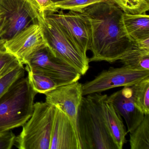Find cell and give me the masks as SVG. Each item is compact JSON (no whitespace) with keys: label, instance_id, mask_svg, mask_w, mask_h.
Returning a JSON list of instances; mask_svg holds the SVG:
<instances>
[{"label":"cell","instance_id":"obj_1","mask_svg":"<svg viewBox=\"0 0 149 149\" xmlns=\"http://www.w3.org/2000/svg\"><path fill=\"white\" fill-rule=\"evenodd\" d=\"M90 27L91 40L89 62L119 61L132 46L125 34L121 19L123 12L114 3L104 0L83 10Z\"/></svg>","mask_w":149,"mask_h":149},{"label":"cell","instance_id":"obj_2","mask_svg":"<svg viewBox=\"0 0 149 149\" xmlns=\"http://www.w3.org/2000/svg\"><path fill=\"white\" fill-rule=\"evenodd\" d=\"M104 95L99 93L83 97L77 120L81 149H118L103 116L102 102Z\"/></svg>","mask_w":149,"mask_h":149},{"label":"cell","instance_id":"obj_3","mask_svg":"<svg viewBox=\"0 0 149 149\" xmlns=\"http://www.w3.org/2000/svg\"><path fill=\"white\" fill-rule=\"evenodd\" d=\"M37 94L27 77H22L11 85L0 97V133L22 126L27 122Z\"/></svg>","mask_w":149,"mask_h":149},{"label":"cell","instance_id":"obj_4","mask_svg":"<svg viewBox=\"0 0 149 149\" xmlns=\"http://www.w3.org/2000/svg\"><path fill=\"white\" fill-rule=\"evenodd\" d=\"M46 46L56 58L74 69L81 75L89 68V61L70 38L65 29L45 12L39 17Z\"/></svg>","mask_w":149,"mask_h":149},{"label":"cell","instance_id":"obj_5","mask_svg":"<svg viewBox=\"0 0 149 149\" xmlns=\"http://www.w3.org/2000/svg\"><path fill=\"white\" fill-rule=\"evenodd\" d=\"M55 107L47 102L34 104L31 117L16 137L19 149H49Z\"/></svg>","mask_w":149,"mask_h":149},{"label":"cell","instance_id":"obj_6","mask_svg":"<svg viewBox=\"0 0 149 149\" xmlns=\"http://www.w3.org/2000/svg\"><path fill=\"white\" fill-rule=\"evenodd\" d=\"M42 12L33 0H0V42H5L33 24Z\"/></svg>","mask_w":149,"mask_h":149},{"label":"cell","instance_id":"obj_7","mask_svg":"<svg viewBox=\"0 0 149 149\" xmlns=\"http://www.w3.org/2000/svg\"><path fill=\"white\" fill-rule=\"evenodd\" d=\"M149 71H136L123 66L111 67L99 73L93 80L82 84L83 95L99 93L117 87H129L147 77Z\"/></svg>","mask_w":149,"mask_h":149},{"label":"cell","instance_id":"obj_8","mask_svg":"<svg viewBox=\"0 0 149 149\" xmlns=\"http://www.w3.org/2000/svg\"><path fill=\"white\" fill-rule=\"evenodd\" d=\"M26 65L53 79L58 87L77 81L81 76L74 69L55 57L46 45L33 54Z\"/></svg>","mask_w":149,"mask_h":149},{"label":"cell","instance_id":"obj_9","mask_svg":"<svg viewBox=\"0 0 149 149\" xmlns=\"http://www.w3.org/2000/svg\"><path fill=\"white\" fill-rule=\"evenodd\" d=\"M44 95L47 103L59 109L69 118L79 140L77 120L78 109L84 96L81 84L77 81L62 85Z\"/></svg>","mask_w":149,"mask_h":149},{"label":"cell","instance_id":"obj_10","mask_svg":"<svg viewBox=\"0 0 149 149\" xmlns=\"http://www.w3.org/2000/svg\"><path fill=\"white\" fill-rule=\"evenodd\" d=\"M44 45L42 27L39 23L31 25L4 43L6 50L13 55L23 65Z\"/></svg>","mask_w":149,"mask_h":149},{"label":"cell","instance_id":"obj_11","mask_svg":"<svg viewBox=\"0 0 149 149\" xmlns=\"http://www.w3.org/2000/svg\"><path fill=\"white\" fill-rule=\"evenodd\" d=\"M45 12L61 25L78 48L87 55L91 35L89 23L84 14L71 11L65 13L63 10Z\"/></svg>","mask_w":149,"mask_h":149},{"label":"cell","instance_id":"obj_12","mask_svg":"<svg viewBox=\"0 0 149 149\" xmlns=\"http://www.w3.org/2000/svg\"><path fill=\"white\" fill-rule=\"evenodd\" d=\"M49 149H81L79 139L69 118L56 107Z\"/></svg>","mask_w":149,"mask_h":149},{"label":"cell","instance_id":"obj_13","mask_svg":"<svg viewBox=\"0 0 149 149\" xmlns=\"http://www.w3.org/2000/svg\"><path fill=\"white\" fill-rule=\"evenodd\" d=\"M107 100L111 103L119 115L124 118L128 132H133L143 119L145 114L135 106L129 87L107 96Z\"/></svg>","mask_w":149,"mask_h":149},{"label":"cell","instance_id":"obj_14","mask_svg":"<svg viewBox=\"0 0 149 149\" xmlns=\"http://www.w3.org/2000/svg\"><path fill=\"white\" fill-rule=\"evenodd\" d=\"M104 95L102 102L103 116L107 130L118 149H122L126 143L127 132L121 116Z\"/></svg>","mask_w":149,"mask_h":149},{"label":"cell","instance_id":"obj_15","mask_svg":"<svg viewBox=\"0 0 149 149\" xmlns=\"http://www.w3.org/2000/svg\"><path fill=\"white\" fill-rule=\"evenodd\" d=\"M122 26L131 42L149 37V16L146 13L132 14L123 12L121 19Z\"/></svg>","mask_w":149,"mask_h":149},{"label":"cell","instance_id":"obj_16","mask_svg":"<svg viewBox=\"0 0 149 149\" xmlns=\"http://www.w3.org/2000/svg\"><path fill=\"white\" fill-rule=\"evenodd\" d=\"M119 61L123 66L133 70L149 71V51L139 48L133 42Z\"/></svg>","mask_w":149,"mask_h":149},{"label":"cell","instance_id":"obj_17","mask_svg":"<svg viewBox=\"0 0 149 149\" xmlns=\"http://www.w3.org/2000/svg\"><path fill=\"white\" fill-rule=\"evenodd\" d=\"M134 104L145 114H149V76L130 87Z\"/></svg>","mask_w":149,"mask_h":149},{"label":"cell","instance_id":"obj_18","mask_svg":"<svg viewBox=\"0 0 149 149\" xmlns=\"http://www.w3.org/2000/svg\"><path fill=\"white\" fill-rule=\"evenodd\" d=\"M25 69L27 72L29 81L36 93L45 94L58 87L56 82L49 77L33 70L27 66Z\"/></svg>","mask_w":149,"mask_h":149},{"label":"cell","instance_id":"obj_19","mask_svg":"<svg viewBox=\"0 0 149 149\" xmlns=\"http://www.w3.org/2000/svg\"><path fill=\"white\" fill-rule=\"evenodd\" d=\"M131 149H149V114H145L143 121L130 133Z\"/></svg>","mask_w":149,"mask_h":149},{"label":"cell","instance_id":"obj_20","mask_svg":"<svg viewBox=\"0 0 149 149\" xmlns=\"http://www.w3.org/2000/svg\"><path fill=\"white\" fill-rule=\"evenodd\" d=\"M119 7L123 12L132 14L145 13L149 10V0H107Z\"/></svg>","mask_w":149,"mask_h":149},{"label":"cell","instance_id":"obj_21","mask_svg":"<svg viewBox=\"0 0 149 149\" xmlns=\"http://www.w3.org/2000/svg\"><path fill=\"white\" fill-rule=\"evenodd\" d=\"M103 1L104 0H64L53 3L51 12L60 10H69L82 13L86 8Z\"/></svg>","mask_w":149,"mask_h":149},{"label":"cell","instance_id":"obj_22","mask_svg":"<svg viewBox=\"0 0 149 149\" xmlns=\"http://www.w3.org/2000/svg\"><path fill=\"white\" fill-rule=\"evenodd\" d=\"M4 43L0 42V79L22 65L13 55L6 50Z\"/></svg>","mask_w":149,"mask_h":149},{"label":"cell","instance_id":"obj_23","mask_svg":"<svg viewBox=\"0 0 149 149\" xmlns=\"http://www.w3.org/2000/svg\"><path fill=\"white\" fill-rule=\"evenodd\" d=\"M25 69L20 65L0 79V97H1L17 80L25 76Z\"/></svg>","mask_w":149,"mask_h":149},{"label":"cell","instance_id":"obj_24","mask_svg":"<svg viewBox=\"0 0 149 149\" xmlns=\"http://www.w3.org/2000/svg\"><path fill=\"white\" fill-rule=\"evenodd\" d=\"M16 136L12 131L0 133V149H11L15 143Z\"/></svg>","mask_w":149,"mask_h":149},{"label":"cell","instance_id":"obj_25","mask_svg":"<svg viewBox=\"0 0 149 149\" xmlns=\"http://www.w3.org/2000/svg\"><path fill=\"white\" fill-rule=\"evenodd\" d=\"M40 11L43 13L52 11L53 2L51 0H33Z\"/></svg>","mask_w":149,"mask_h":149},{"label":"cell","instance_id":"obj_26","mask_svg":"<svg viewBox=\"0 0 149 149\" xmlns=\"http://www.w3.org/2000/svg\"><path fill=\"white\" fill-rule=\"evenodd\" d=\"M132 42H134L139 48L149 51V37Z\"/></svg>","mask_w":149,"mask_h":149},{"label":"cell","instance_id":"obj_27","mask_svg":"<svg viewBox=\"0 0 149 149\" xmlns=\"http://www.w3.org/2000/svg\"><path fill=\"white\" fill-rule=\"evenodd\" d=\"M64 0H51V1L53 3H56V2H59V1H63Z\"/></svg>","mask_w":149,"mask_h":149}]
</instances>
